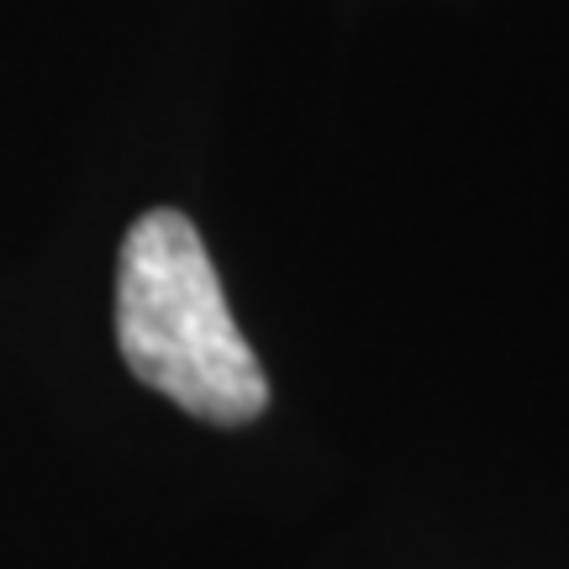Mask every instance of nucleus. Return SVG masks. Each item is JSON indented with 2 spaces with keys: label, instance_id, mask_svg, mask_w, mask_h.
<instances>
[{
  "label": "nucleus",
  "instance_id": "obj_1",
  "mask_svg": "<svg viewBox=\"0 0 569 569\" xmlns=\"http://www.w3.org/2000/svg\"><path fill=\"white\" fill-rule=\"evenodd\" d=\"M117 343L142 386L201 422H253L269 401V380L227 311L217 264L180 211H148L127 232Z\"/></svg>",
  "mask_w": 569,
  "mask_h": 569
}]
</instances>
